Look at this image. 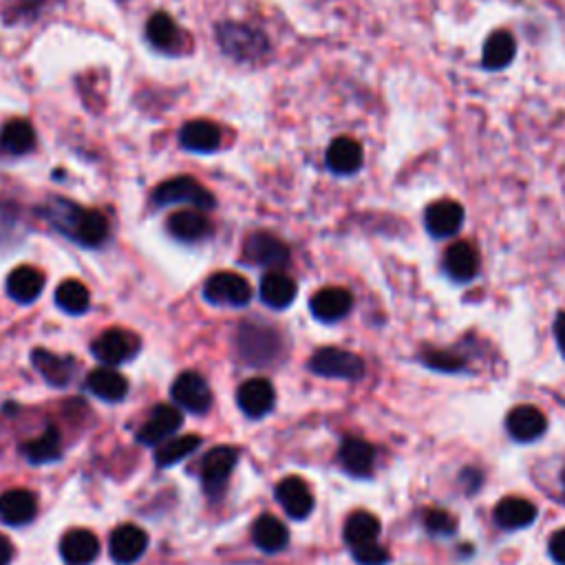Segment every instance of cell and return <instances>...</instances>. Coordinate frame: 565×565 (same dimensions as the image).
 I'll return each instance as SVG.
<instances>
[{"label": "cell", "instance_id": "cell-1", "mask_svg": "<svg viewBox=\"0 0 565 565\" xmlns=\"http://www.w3.org/2000/svg\"><path fill=\"white\" fill-rule=\"evenodd\" d=\"M40 212L53 228L82 248H98L109 239V221L102 212L82 208L76 201L51 197Z\"/></svg>", "mask_w": 565, "mask_h": 565}, {"label": "cell", "instance_id": "cell-2", "mask_svg": "<svg viewBox=\"0 0 565 565\" xmlns=\"http://www.w3.org/2000/svg\"><path fill=\"white\" fill-rule=\"evenodd\" d=\"M234 347L239 358L250 367H268L281 356L283 340L270 325L243 323L234 334Z\"/></svg>", "mask_w": 565, "mask_h": 565}, {"label": "cell", "instance_id": "cell-3", "mask_svg": "<svg viewBox=\"0 0 565 565\" xmlns=\"http://www.w3.org/2000/svg\"><path fill=\"white\" fill-rule=\"evenodd\" d=\"M153 208H168V206H190L195 210H212L217 206L215 195L208 188L199 184L193 177H173L159 184L151 197Z\"/></svg>", "mask_w": 565, "mask_h": 565}, {"label": "cell", "instance_id": "cell-4", "mask_svg": "<svg viewBox=\"0 0 565 565\" xmlns=\"http://www.w3.org/2000/svg\"><path fill=\"white\" fill-rule=\"evenodd\" d=\"M217 42L226 56L239 62H254L270 51V42L265 38L263 31L241 23L219 25Z\"/></svg>", "mask_w": 565, "mask_h": 565}, {"label": "cell", "instance_id": "cell-5", "mask_svg": "<svg viewBox=\"0 0 565 565\" xmlns=\"http://www.w3.org/2000/svg\"><path fill=\"white\" fill-rule=\"evenodd\" d=\"M309 369L316 376L338 380H360L365 376V362H362V358L338 347L318 349L312 360H309Z\"/></svg>", "mask_w": 565, "mask_h": 565}, {"label": "cell", "instance_id": "cell-6", "mask_svg": "<svg viewBox=\"0 0 565 565\" xmlns=\"http://www.w3.org/2000/svg\"><path fill=\"white\" fill-rule=\"evenodd\" d=\"M243 261L254 268L279 272L290 263V248L270 232H254L243 245Z\"/></svg>", "mask_w": 565, "mask_h": 565}, {"label": "cell", "instance_id": "cell-7", "mask_svg": "<svg viewBox=\"0 0 565 565\" xmlns=\"http://www.w3.org/2000/svg\"><path fill=\"white\" fill-rule=\"evenodd\" d=\"M204 298L217 307H245L252 301V285L234 272L212 274L204 285Z\"/></svg>", "mask_w": 565, "mask_h": 565}, {"label": "cell", "instance_id": "cell-8", "mask_svg": "<svg viewBox=\"0 0 565 565\" xmlns=\"http://www.w3.org/2000/svg\"><path fill=\"white\" fill-rule=\"evenodd\" d=\"M91 354L109 367L124 365L140 354V338L126 329H106L102 336L93 340Z\"/></svg>", "mask_w": 565, "mask_h": 565}, {"label": "cell", "instance_id": "cell-9", "mask_svg": "<svg viewBox=\"0 0 565 565\" xmlns=\"http://www.w3.org/2000/svg\"><path fill=\"white\" fill-rule=\"evenodd\" d=\"M464 206L460 201L453 199H440L424 210V228L429 232V237L442 241L451 239L455 234H460L464 226Z\"/></svg>", "mask_w": 565, "mask_h": 565}, {"label": "cell", "instance_id": "cell-10", "mask_svg": "<svg viewBox=\"0 0 565 565\" xmlns=\"http://www.w3.org/2000/svg\"><path fill=\"white\" fill-rule=\"evenodd\" d=\"M237 460L239 453L232 446H217V449L204 455V462H201V482H204V488L210 497H217L226 488Z\"/></svg>", "mask_w": 565, "mask_h": 565}, {"label": "cell", "instance_id": "cell-11", "mask_svg": "<svg viewBox=\"0 0 565 565\" xmlns=\"http://www.w3.org/2000/svg\"><path fill=\"white\" fill-rule=\"evenodd\" d=\"M354 307V296L345 287H323L318 290L312 301H309V309L312 316L321 323H338L351 312Z\"/></svg>", "mask_w": 565, "mask_h": 565}, {"label": "cell", "instance_id": "cell-12", "mask_svg": "<svg viewBox=\"0 0 565 565\" xmlns=\"http://www.w3.org/2000/svg\"><path fill=\"white\" fill-rule=\"evenodd\" d=\"M173 400L190 413H206L212 404V391L199 373L186 371L175 380Z\"/></svg>", "mask_w": 565, "mask_h": 565}, {"label": "cell", "instance_id": "cell-13", "mask_svg": "<svg viewBox=\"0 0 565 565\" xmlns=\"http://www.w3.org/2000/svg\"><path fill=\"white\" fill-rule=\"evenodd\" d=\"M444 274L453 283H471L479 274V252L473 243L455 241L444 254Z\"/></svg>", "mask_w": 565, "mask_h": 565}, {"label": "cell", "instance_id": "cell-14", "mask_svg": "<svg viewBox=\"0 0 565 565\" xmlns=\"http://www.w3.org/2000/svg\"><path fill=\"white\" fill-rule=\"evenodd\" d=\"M276 391L270 380L265 378H252L243 382L237 391V404L239 409L248 415V418H263L274 409Z\"/></svg>", "mask_w": 565, "mask_h": 565}, {"label": "cell", "instance_id": "cell-15", "mask_svg": "<svg viewBox=\"0 0 565 565\" xmlns=\"http://www.w3.org/2000/svg\"><path fill=\"white\" fill-rule=\"evenodd\" d=\"M548 420L537 407L519 404L506 415V431L517 442H535L546 433Z\"/></svg>", "mask_w": 565, "mask_h": 565}, {"label": "cell", "instance_id": "cell-16", "mask_svg": "<svg viewBox=\"0 0 565 565\" xmlns=\"http://www.w3.org/2000/svg\"><path fill=\"white\" fill-rule=\"evenodd\" d=\"M276 499L292 519H305L314 510V495L301 477H285L276 486Z\"/></svg>", "mask_w": 565, "mask_h": 565}, {"label": "cell", "instance_id": "cell-17", "mask_svg": "<svg viewBox=\"0 0 565 565\" xmlns=\"http://www.w3.org/2000/svg\"><path fill=\"white\" fill-rule=\"evenodd\" d=\"M170 237L181 243H201L212 234V223L201 210H181L168 217Z\"/></svg>", "mask_w": 565, "mask_h": 565}, {"label": "cell", "instance_id": "cell-18", "mask_svg": "<svg viewBox=\"0 0 565 565\" xmlns=\"http://www.w3.org/2000/svg\"><path fill=\"white\" fill-rule=\"evenodd\" d=\"M60 554L69 565H89L100 554V541L87 528H71L60 539Z\"/></svg>", "mask_w": 565, "mask_h": 565}, {"label": "cell", "instance_id": "cell-19", "mask_svg": "<svg viewBox=\"0 0 565 565\" xmlns=\"http://www.w3.org/2000/svg\"><path fill=\"white\" fill-rule=\"evenodd\" d=\"M31 362H34V367L40 371V376L45 378L51 387L58 389L67 387L78 371L76 360L69 356H58L47 349H34Z\"/></svg>", "mask_w": 565, "mask_h": 565}, {"label": "cell", "instance_id": "cell-20", "mask_svg": "<svg viewBox=\"0 0 565 565\" xmlns=\"http://www.w3.org/2000/svg\"><path fill=\"white\" fill-rule=\"evenodd\" d=\"M146 38L151 42V47L162 53H170V56H177V53L184 51V34L179 31L175 20L164 12H157L148 18Z\"/></svg>", "mask_w": 565, "mask_h": 565}, {"label": "cell", "instance_id": "cell-21", "mask_svg": "<svg viewBox=\"0 0 565 565\" xmlns=\"http://www.w3.org/2000/svg\"><path fill=\"white\" fill-rule=\"evenodd\" d=\"M146 546H148L146 532L131 524L113 530L111 541H109L111 557L115 563H120V565L135 563L146 552Z\"/></svg>", "mask_w": 565, "mask_h": 565}, {"label": "cell", "instance_id": "cell-22", "mask_svg": "<svg viewBox=\"0 0 565 565\" xmlns=\"http://www.w3.org/2000/svg\"><path fill=\"white\" fill-rule=\"evenodd\" d=\"M38 501L31 490H7L0 495V521L7 526H25L36 517Z\"/></svg>", "mask_w": 565, "mask_h": 565}, {"label": "cell", "instance_id": "cell-23", "mask_svg": "<svg viewBox=\"0 0 565 565\" xmlns=\"http://www.w3.org/2000/svg\"><path fill=\"white\" fill-rule=\"evenodd\" d=\"M327 168L332 170L338 177H349L356 175L365 162V155H362V146L351 140V137H338L327 148Z\"/></svg>", "mask_w": 565, "mask_h": 565}, {"label": "cell", "instance_id": "cell-24", "mask_svg": "<svg viewBox=\"0 0 565 565\" xmlns=\"http://www.w3.org/2000/svg\"><path fill=\"white\" fill-rule=\"evenodd\" d=\"M181 426V413L168 404H157L151 418L137 431V440L142 444H162Z\"/></svg>", "mask_w": 565, "mask_h": 565}, {"label": "cell", "instance_id": "cell-25", "mask_svg": "<svg viewBox=\"0 0 565 565\" xmlns=\"http://www.w3.org/2000/svg\"><path fill=\"white\" fill-rule=\"evenodd\" d=\"M179 144L190 153H215L221 146V129L208 120H193L181 126Z\"/></svg>", "mask_w": 565, "mask_h": 565}, {"label": "cell", "instance_id": "cell-26", "mask_svg": "<svg viewBox=\"0 0 565 565\" xmlns=\"http://www.w3.org/2000/svg\"><path fill=\"white\" fill-rule=\"evenodd\" d=\"M45 283V274L40 270L31 268V265H20V268L7 276V294L16 303L29 305L45 290Z\"/></svg>", "mask_w": 565, "mask_h": 565}, {"label": "cell", "instance_id": "cell-27", "mask_svg": "<svg viewBox=\"0 0 565 565\" xmlns=\"http://www.w3.org/2000/svg\"><path fill=\"white\" fill-rule=\"evenodd\" d=\"M517 56V40L506 29L493 31L484 42L482 51V67L486 71H501L513 65V60Z\"/></svg>", "mask_w": 565, "mask_h": 565}, {"label": "cell", "instance_id": "cell-28", "mask_svg": "<svg viewBox=\"0 0 565 565\" xmlns=\"http://www.w3.org/2000/svg\"><path fill=\"white\" fill-rule=\"evenodd\" d=\"M338 460L343 464L345 471L354 477H367L373 471V462H376V451L373 446L360 437H347L340 444Z\"/></svg>", "mask_w": 565, "mask_h": 565}, {"label": "cell", "instance_id": "cell-29", "mask_svg": "<svg viewBox=\"0 0 565 565\" xmlns=\"http://www.w3.org/2000/svg\"><path fill=\"white\" fill-rule=\"evenodd\" d=\"M537 519V506L524 497H504L495 506V521L506 530H519Z\"/></svg>", "mask_w": 565, "mask_h": 565}, {"label": "cell", "instance_id": "cell-30", "mask_svg": "<svg viewBox=\"0 0 565 565\" xmlns=\"http://www.w3.org/2000/svg\"><path fill=\"white\" fill-rule=\"evenodd\" d=\"M87 387L104 402H120L129 393V380H126L120 371L111 367H100L89 373Z\"/></svg>", "mask_w": 565, "mask_h": 565}, {"label": "cell", "instance_id": "cell-31", "mask_svg": "<svg viewBox=\"0 0 565 565\" xmlns=\"http://www.w3.org/2000/svg\"><path fill=\"white\" fill-rule=\"evenodd\" d=\"M259 296L272 309H287L296 298V283L283 272H270L263 276Z\"/></svg>", "mask_w": 565, "mask_h": 565}, {"label": "cell", "instance_id": "cell-32", "mask_svg": "<svg viewBox=\"0 0 565 565\" xmlns=\"http://www.w3.org/2000/svg\"><path fill=\"white\" fill-rule=\"evenodd\" d=\"M36 146V131L27 120H9L0 131V148L9 155H27Z\"/></svg>", "mask_w": 565, "mask_h": 565}, {"label": "cell", "instance_id": "cell-33", "mask_svg": "<svg viewBox=\"0 0 565 565\" xmlns=\"http://www.w3.org/2000/svg\"><path fill=\"white\" fill-rule=\"evenodd\" d=\"M380 519L376 515L367 513V510H356L354 515H349L345 524V541L351 548L367 546V543H376L380 537Z\"/></svg>", "mask_w": 565, "mask_h": 565}, {"label": "cell", "instance_id": "cell-34", "mask_svg": "<svg viewBox=\"0 0 565 565\" xmlns=\"http://www.w3.org/2000/svg\"><path fill=\"white\" fill-rule=\"evenodd\" d=\"M252 539L263 552H279L290 541V532L272 515H263L252 526Z\"/></svg>", "mask_w": 565, "mask_h": 565}, {"label": "cell", "instance_id": "cell-35", "mask_svg": "<svg viewBox=\"0 0 565 565\" xmlns=\"http://www.w3.org/2000/svg\"><path fill=\"white\" fill-rule=\"evenodd\" d=\"M201 444L199 435H184V437H168L162 444H157L155 460L157 466H175L181 460H186L190 453H195Z\"/></svg>", "mask_w": 565, "mask_h": 565}, {"label": "cell", "instance_id": "cell-36", "mask_svg": "<svg viewBox=\"0 0 565 565\" xmlns=\"http://www.w3.org/2000/svg\"><path fill=\"white\" fill-rule=\"evenodd\" d=\"M23 453L31 464H47V462H56L58 457L62 455V440L58 429H49L38 435L36 440H31L23 446Z\"/></svg>", "mask_w": 565, "mask_h": 565}, {"label": "cell", "instance_id": "cell-37", "mask_svg": "<svg viewBox=\"0 0 565 565\" xmlns=\"http://www.w3.org/2000/svg\"><path fill=\"white\" fill-rule=\"evenodd\" d=\"M56 305L62 309V312L71 316L84 314L91 305V294L87 290V285H82L80 281L73 279L60 283L56 290Z\"/></svg>", "mask_w": 565, "mask_h": 565}, {"label": "cell", "instance_id": "cell-38", "mask_svg": "<svg viewBox=\"0 0 565 565\" xmlns=\"http://www.w3.org/2000/svg\"><path fill=\"white\" fill-rule=\"evenodd\" d=\"M422 365H426L433 371H442V373H457L464 371L466 362L462 356L453 354V351H442V349H429L422 354Z\"/></svg>", "mask_w": 565, "mask_h": 565}, {"label": "cell", "instance_id": "cell-39", "mask_svg": "<svg viewBox=\"0 0 565 565\" xmlns=\"http://www.w3.org/2000/svg\"><path fill=\"white\" fill-rule=\"evenodd\" d=\"M424 526H426V530L431 532V535L451 537V535H455L457 521L453 519L451 513H446V510L431 508L424 513Z\"/></svg>", "mask_w": 565, "mask_h": 565}, {"label": "cell", "instance_id": "cell-40", "mask_svg": "<svg viewBox=\"0 0 565 565\" xmlns=\"http://www.w3.org/2000/svg\"><path fill=\"white\" fill-rule=\"evenodd\" d=\"M351 554H354L358 565H387L391 559V554L385 548H380L378 543H367V546L351 548Z\"/></svg>", "mask_w": 565, "mask_h": 565}, {"label": "cell", "instance_id": "cell-41", "mask_svg": "<svg viewBox=\"0 0 565 565\" xmlns=\"http://www.w3.org/2000/svg\"><path fill=\"white\" fill-rule=\"evenodd\" d=\"M550 557L557 561L559 565H565V528L557 530L550 537Z\"/></svg>", "mask_w": 565, "mask_h": 565}, {"label": "cell", "instance_id": "cell-42", "mask_svg": "<svg viewBox=\"0 0 565 565\" xmlns=\"http://www.w3.org/2000/svg\"><path fill=\"white\" fill-rule=\"evenodd\" d=\"M554 338H557L559 351H561V356L565 360V312H561L557 316V321H554Z\"/></svg>", "mask_w": 565, "mask_h": 565}, {"label": "cell", "instance_id": "cell-43", "mask_svg": "<svg viewBox=\"0 0 565 565\" xmlns=\"http://www.w3.org/2000/svg\"><path fill=\"white\" fill-rule=\"evenodd\" d=\"M14 559V546L7 537L0 535V565H9Z\"/></svg>", "mask_w": 565, "mask_h": 565}, {"label": "cell", "instance_id": "cell-44", "mask_svg": "<svg viewBox=\"0 0 565 565\" xmlns=\"http://www.w3.org/2000/svg\"><path fill=\"white\" fill-rule=\"evenodd\" d=\"M20 5H27V7H38L40 5V0H20Z\"/></svg>", "mask_w": 565, "mask_h": 565}, {"label": "cell", "instance_id": "cell-45", "mask_svg": "<svg viewBox=\"0 0 565 565\" xmlns=\"http://www.w3.org/2000/svg\"><path fill=\"white\" fill-rule=\"evenodd\" d=\"M561 484H563V495H565V468H563V473H561Z\"/></svg>", "mask_w": 565, "mask_h": 565}]
</instances>
